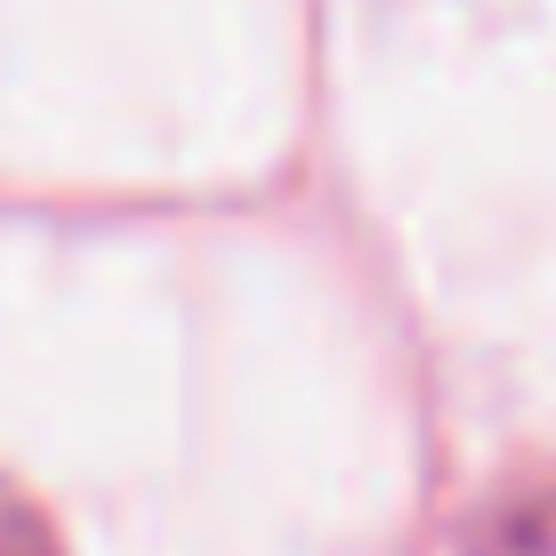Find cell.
I'll return each mask as SVG.
<instances>
[{"label": "cell", "mask_w": 556, "mask_h": 556, "mask_svg": "<svg viewBox=\"0 0 556 556\" xmlns=\"http://www.w3.org/2000/svg\"><path fill=\"white\" fill-rule=\"evenodd\" d=\"M459 556H556V492H508L468 525Z\"/></svg>", "instance_id": "1"}, {"label": "cell", "mask_w": 556, "mask_h": 556, "mask_svg": "<svg viewBox=\"0 0 556 556\" xmlns=\"http://www.w3.org/2000/svg\"><path fill=\"white\" fill-rule=\"evenodd\" d=\"M0 556H65V541L49 532V516L16 484H0Z\"/></svg>", "instance_id": "2"}]
</instances>
